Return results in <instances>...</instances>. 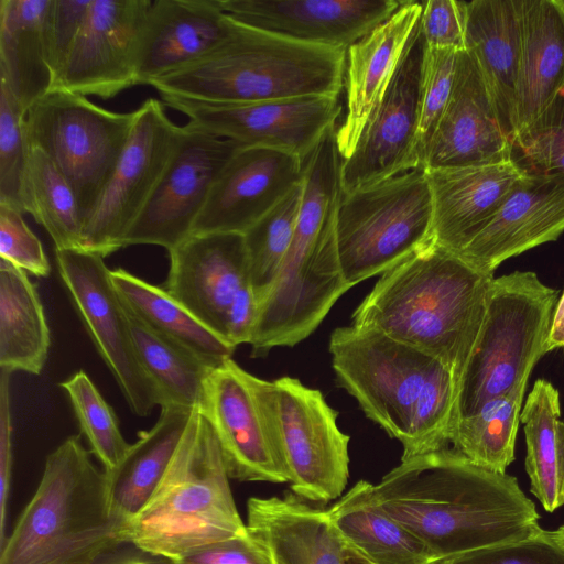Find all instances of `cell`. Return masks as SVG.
Instances as JSON below:
<instances>
[{
    "label": "cell",
    "instance_id": "484cf974",
    "mask_svg": "<svg viewBox=\"0 0 564 564\" xmlns=\"http://www.w3.org/2000/svg\"><path fill=\"white\" fill-rule=\"evenodd\" d=\"M433 204V241L460 252L499 209L524 172L498 163L425 170Z\"/></svg>",
    "mask_w": 564,
    "mask_h": 564
},
{
    "label": "cell",
    "instance_id": "11a10c76",
    "mask_svg": "<svg viewBox=\"0 0 564 564\" xmlns=\"http://www.w3.org/2000/svg\"><path fill=\"white\" fill-rule=\"evenodd\" d=\"M557 2L564 9V0H557Z\"/></svg>",
    "mask_w": 564,
    "mask_h": 564
},
{
    "label": "cell",
    "instance_id": "f6af8a7d",
    "mask_svg": "<svg viewBox=\"0 0 564 564\" xmlns=\"http://www.w3.org/2000/svg\"><path fill=\"white\" fill-rule=\"evenodd\" d=\"M0 259L37 278L51 272L42 242L26 225L23 213L3 204H0Z\"/></svg>",
    "mask_w": 564,
    "mask_h": 564
},
{
    "label": "cell",
    "instance_id": "ac0fdd59",
    "mask_svg": "<svg viewBox=\"0 0 564 564\" xmlns=\"http://www.w3.org/2000/svg\"><path fill=\"white\" fill-rule=\"evenodd\" d=\"M245 145L191 123L182 126L177 147L148 204L124 238L167 251L191 236L209 192L229 160Z\"/></svg>",
    "mask_w": 564,
    "mask_h": 564
},
{
    "label": "cell",
    "instance_id": "4fadbf2b",
    "mask_svg": "<svg viewBox=\"0 0 564 564\" xmlns=\"http://www.w3.org/2000/svg\"><path fill=\"white\" fill-rule=\"evenodd\" d=\"M116 169L83 227V250L102 258L124 248V238L156 188L181 138L165 105L147 99Z\"/></svg>",
    "mask_w": 564,
    "mask_h": 564
},
{
    "label": "cell",
    "instance_id": "836d02e7",
    "mask_svg": "<svg viewBox=\"0 0 564 564\" xmlns=\"http://www.w3.org/2000/svg\"><path fill=\"white\" fill-rule=\"evenodd\" d=\"M50 345L36 286L26 272L0 259V370L39 375Z\"/></svg>",
    "mask_w": 564,
    "mask_h": 564
},
{
    "label": "cell",
    "instance_id": "f35d334b",
    "mask_svg": "<svg viewBox=\"0 0 564 564\" xmlns=\"http://www.w3.org/2000/svg\"><path fill=\"white\" fill-rule=\"evenodd\" d=\"M303 195V182L243 234L248 271L258 304L274 284L292 242Z\"/></svg>",
    "mask_w": 564,
    "mask_h": 564
},
{
    "label": "cell",
    "instance_id": "5b68a950",
    "mask_svg": "<svg viewBox=\"0 0 564 564\" xmlns=\"http://www.w3.org/2000/svg\"><path fill=\"white\" fill-rule=\"evenodd\" d=\"M79 435L47 457L39 486L8 538L0 564H94L124 543L105 470Z\"/></svg>",
    "mask_w": 564,
    "mask_h": 564
},
{
    "label": "cell",
    "instance_id": "e0dca14e",
    "mask_svg": "<svg viewBox=\"0 0 564 564\" xmlns=\"http://www.w3.org/2000/svg\"><path fill=\"white\" fill-rule=\"evenodd\" d=\"M426 51L419 24L354 152L341 162L344 195L422 167L417 139Z\"/></svg>",
    "mask_w": 564,
    "mask_h": 564
},
{
    "label": "cell",
    "instance_id": "52a82bcc",
    "mask_svg": "<svg viewBox=\"0 0 564 564\" xmlns=\"http://www.w3.org/2000/svg\"><path fill=\"white\" fill-rule=\"evenodd\" d=\"M213 427L199 408L145 506L124 525L123 541L175 560L203 545L248 532L229 485Z\"/></svg>",
    "mask_w": 564,
    "mask_h": 564
},
{
    "label": "cell",
    "instance_id": "8fae6325",
    "mask_svg": "<svg viewBox=\"0 0 564 564\" xmlns=\"http://www.w3.org/2000/svg\"><path fill=\"white\" fill-rule=\"evenodd\" d=\"M261 393L294 495L328 502L349 477V436L322 392L299 379H261Z\"/></svg>",
    "mask_w": 564,
    "mask_h": 564
},
{
    "label": "cell",
    "instance_id": "d6986e66",
    "mask_svg": "<svg viewBox=\"0 0 564 564\" xmlns=\"http://www.w3.org/2000/svg\"><path fill=\"white\" fill-rule=\"evenodd\" d=\"M152 0H90L52 90L109 99L138 84L141 36Z\"/></svg>",
    "mask_w": 564,
    "mask_h": 564
},
{
    "label": "cell",
    "instance_id": "7402d4cb",
    "mask_svg": "<svg viewBox=\"0 0 564 564\" xmlns=\"http://www.w3.org/2000/svg\"><path fill=\"white\" fill-rule=\"evenodd\" d=\"M512 159L496 108L474 57L459 51L449 101L429 144L424 170Z\"/></svg>",
    "mask_w": 564,
    "mask_h": 564
},
{
    "label": "cell",
    "instance_id": "bcb514c9",
    "mask_svg": "<svg viewBox=\"0 0 564 564\" xmlns=\"http://www.w3.org/2000/svg\"><path fill=\"white\" fill-rule=\"evenodd\" d=\"M171 564H274L264 542L248 532L192 550Z\"/></svg>",
    "mask_w": 564,
    "mask_h": 564
},
{
    "label": "cell",
    "instance_id": "ba28073f",
    "mask_svg": "<svg viewBox=\"0 0 564 564\" xmlns=\"http://www.w3.org/2000/svg\"><path fill=\"white\" fill-rule=\"evenodd\" d=\"M557 291L534 272L494 278L480 330L459 376L452 425L520 386L546 354ZM452 427V426H451Z\"/></svg>",
    "mask_w": 564,
    "mask_h": 564
},
{
    "label": "cell",
    "instance_id": "1f68e13d",
    "mask_svg": "<svg viewBox=\"0 0 564 564\" xmlns=\"http://www.w3.org/2000/svg\"><path fill=\"white\" fill-rule=\"evenodd\" d=\"M189 414L177 406L161 408L155 424L139 432L120 464L105 471L112 512L123 525L145 506L163 478Z\"/></svg>",
    "mask_w": 564,
    "mask_h": 564
},
{
    "label": "cell",
    "instance_id": "4dcf8cb0",
    "mask_svg": "<svg viewBox=\"0 0 564 564\" xmlns=\"http://www.w3.org/2000/svg\"><path fill=\"white\" fill-rule=\"evenodd\" d=\"M345 543L373 564H433L427 545L378 503L373 484L358 481L327 510Z\"/></svg>",
    "mask_w": 564,
    "mask_h": 564
},
{
    "label": "cell",
    "instance_id": "7c38bea8",
    "mask_svg": "<svg viewBox=\"0 0 564 564\" xmlns=\"http://www.w3.org/2000/svg\"><path fill=\"white\" fill-rule=\"evenodd\" d=\"M163 288L235 348L250 340L258 301L242 234L191 235L169 250Z\"/></svg>",
    "mask_w": 564,
    "mask_h": 564
},
{
    "label": "cell",
    "instance_id": "603a6c76",
    "mask_svg": "<svg viewBox=\"0 0 564 564\" xmlns=\"http://www.w3.org/2000/svg\"><path fill=\"white\" fill-rule=\"evenodd\" d=\"M564 231V175L525 173L477 236L457 254L492 273L507 259Z\"/></svg>",
    "mask_w": 564,
    "mask_h": 564
},
{
    "label": "cell",
    "instance_id": "30bf717a",
    "mask_svg": "<svg viewBox=\"0 0 564 564\" xmlns=\"http://www.w3.org/2000/svg\"><path fill=\"white\" fill-rule=\"evenodd\" d=\"M137 117L83 95L51 90L25 115L28 143L44 151L69 182L83 227L109 182Z\"/></svg>",
    "mask_w": 564,
    "mask_h": 564
},
{
    "label": "cell",
    "instance_id": "9a60e30c",
    "mask_svg": "<svg viewBox=\"0 0 564 564\" xmlns=\"http://www.w3.org/2000/svg\"><path fill=\"white\" fill-rule=\"evenodd\" d=\"M61 279L98 354L113 376L130 410L147 416L158 395L144 373L129 328L126 307L101 256L83 250H55Z\"/></svg>",
    "mask_w": 564,
    "mask_h": 564
},
{
    "label": "cell",
    "instance_id": "60d3db41",
    "mask_svg": "<svg viewBox=\"0 0 564 564\" xmlns=\"http://www.w3.org/2000/svg\"><path fill=\"white\" fill-rule=\"evenodd\" d=\"M512 158L525 173L564 175V85L541 116L514 138Z\"/></svg>",
    "mask_w": 564,
    "mask_h": 564
},
{
    "label": "cell",
    "instance_id": "9c48e42d",
    "mask_svg": "<svg viewBox=\"0 0 564 564\" xmlns=\"http://www.w3.org/2000/svg\"><path fill=\"white\" fill-rule=\"evenodd\" d=\"M336 241L350 289L392 269L433 241V204L423 167L341 196Z\"/></svg>",
    "mask_w": 564,
    "mask_h": 564
},
{
    "label": "cell",
    "instance_id": "7a4b0ae2",
    "mask_svg": "<svg viewBox=\"0 0 564 564\" xmlns=\"http://www.w3.org/2000/svg\"><path fill=\"white\" fill-rule=\"evenodd\" d=\"M494 278L432 241L381 274L352 313L351 325L432 355L458 382L480 330Z\"/></svg>",
    "mask_w": 564,
    "mask_h": 564
},
{
    "label": "cell",
    "instance_id": "74e56055",
    "mask_svg": "<svg viewBox=\"0 0 564 564\" xmlns=\"http://www.w3.org/2000/svg\"><path fill=\"white\" fill-rule=\"evenodd\" d=\"M527 386L487 401L474 415L456 421L453 448L471 463L498 473L514 459V444Z\"/></svg>",
    "mask_w": 564,
    "mask_h": 564
},
{
    "label": "cell",
    "instance_id": "ffe728a7",
    "mask_svg": "<svg viewBox=\"0 0 564 564\" xmlns=\"http://www.w3.org/2000/svg\"><path fill=\"white\" fill-rule=\"evenodd\" d=\"M305 162L275 149L241 148L214 183L191 235H243L303 182Z\"/></svg>",
    "mask_w": 564,
    "mask_h": 564
},
{
    "label": "cell",
    "instance_id": "44dd1931",
    "mask_svg": "<svg viewBox=\"0 0 564 564\" xmlns=\"http://www.w3.org/2000/svg\"><path fill=\"white\" fill-rule=\"evenodd\" d=\"M399 0H218L235 21L289 40L345 48L389 19Z\"/></svg>",
    "mask_w": 564,
    "mask_h": 564
},
{
    "label": "cell",
    "instance_id": "83f0119b",
    "mask_svg": "<svg viewBox=\"0 0 564 564\" xmlns=\"http://www.w3.org/2000/svg\"><path fill=\"white\" fill-rule=\"evenodd\" d=\"M246 524L268 546L274 564H344L347 544L327 510L296 495L250 498Z\"/></svg>",
    "mask_w": 564,
    "mask_h": 564
},
{
    "label": "cell",
    "instance_id": "d4e9b609",
    "mask_svg": "<svg viewBox=\"0 0 564 564\" xmlns=\"http://www.w3.org/2000/svg\"><path fill=\"white\" fill-rule=\"evenodd\" d=\"M237 24L218 0L152 1L140 42L138 84L149 85L205 56L230 37Z\"/></svg>",
    "mask_w": 564,
    "mask_h": 564
},
{
    "label": "cell",
    "instance_id": "e575fe53",
    "mask_svg": "<svg viewBox=\"0 0 564 564\" xmlns=\"http://www.w3.org/2000/svg\"><path fill=\"white\" fill-rule=\"evenodd\" d=\"M527 456L525 470L531 492L547 512L564 505V422L560 393L539 379L521 410Z\"/></svg>",
    "mask_w": 564,
    "mask_h": 564
},
{
    "label": "cell",
    "instance_id": "ee69618b",
    "mask_svg": "<svg viewBox=\"0 0 564 564\" xmlns=\"http://www.w3.org/2000/svg\"><path fill=\"white\" fill-rule=\"evenodd\" d=\"M433 564H564V546L552 531L517 542L471 551Z\"/></svg>",
    "mask_w": 564,
    "mask_h": 564
},
{
    "label": "cell",
    "instance_id": "db71d44e",
    "mask_svg": "<svg viewBox=\"0 0 564 564\" xmlns=\"http://www.w3.org/2000/svg\"><path fill=\"white\" fill-rule=\"evenodd\" d=\"M552 534L557 540V542L564 546V524L561 525L557 530L552 531Z\"/></svg>",
    "mask_w": 564,
    "mask_h": 564
},
{
    "label": "cell",
    "instance_id": "c3c4849f",
    "mask_svg": "<svg viewBox=\"0 0 564 564\" xmlns=\"http://www.w3.org/2000/svg\"><path fill=\"white\" fill-rule=\"evenodd\" d=\"M90 0H53L48 18V53L54 80L84 23Z\"/></svg>",
    "mask_w": 564,
    "mask_h": 564
},
{
    "label": "cell",
    "instance_id": "f907efd6",
    "mask_svg": "<svg viewBox=\"0 0 564 564\" xmlns=\"http://www.w3.org/2000/svg\"><path fill=\"white\" fill-rule=\"evenodd\" d=\"M94 564H171V561L145 553L131 544H123Z\"/></svg>",
    "mask_w": 564,
    "mask_h": 564
},
{
    "label": "cell",
    "instance_id": "277c9868",
    "mask_svg": "<svg viewBox=\"0 0 564 564\" xmlns=\"http://www.w3.org/2000/svg\"><path fill=\"white\" fill-rule=\"evenodd\" d=\"M332 129L305 162L303 195L290 248L276 280L258 304L252 356L292 347L310 336L349 289L337 252L341 162Z\"/></svg>",
    "mask_w": 564,
    "mask_h": 564
},
{
    "label": "cell",
    "instance_id": "2e32d148",
    "mask_svg": "<svg viewBox=\"0 0 564 564\" xmlns=\"http://www.w3.org/2000/svg\"><path fill=\"white\" fill-rule=\"evenodd\" d=\"M197 408L214 430L230 478L289 482L260 378L227 359L210 369Z\"/></svg>",
    "mask_w": 564,
    "mask_h": 564
},
{
    "label": "cell",
    "instance_id": "7dc6e473",
    "mask_svg": "<svg viewBox=\"0 0 564 564\" xmlns=\"http://www.w3.org/2000/svg\"><path fill=\"white\" fill-rule=\"evenodd\" d=\"M420 28L430 48L465 50L464 1H423Z\"/></svg>",
    "mask_w": 564,
    "mask_h": 564
},
{
    "label": "cell",
    "instance_id": "7bdbcfd3",
    "mask_svg": "<svg viewBox=\"0 0 564 564\" xmlns=\"http://www.w3.org/2000/svg\"><path fill=\"white\" fill-rule=\"evenodd\" d=\"M458 52L453 48H430L427 46L417 139V155L422 167L429 144L449 101Z\"/></svg>",
    "mask_w": 564,
    "mask_h": 564
},
{
    "label": "cell",
    "instance_id": "f5cc1de1",
    "mask_svg": "<svg viewBox=\"0 0 564 564\" xmlns=\"http://www.w3.org/2000/svg\"><path fill=\"white\" fill-rule=\"evenodd\" d=\"M344 564H373V563L370 562L362 554H360L358 551H356L355 549L347 545L345 549Z\"/></svg>",
    "mask_w": 564,
    "mask_h": 564
},
{
    "label": "cell",
    "instance_id": "3957f363",
    "mask_svg": "<svg viewBox=\"0 0 564 564\" xmlns=\"http://www.w3.org/2000/svg\"><path fill=\"white\" fill-rule=\"evenodd\" d=\"M329 352L338 383L402 444L401 459L447 447L457 379L440 359L352 325L332 333Z\"/></svg>",
    "mask_w": 564,
    "mask_h": 564
},
{
    "label": "cell",
    "instance_id": "f1b7e54d",
    "mask_svg": "<svg viewBox=\"0 0 564 564\" xmlns=\"http://www.w3.org/2000/svg\"><path fill=\"white\" fill-rule=\"evenodd\" d=\"M521 55L516 137L547 108L564 85V9L557 0H516Z\"/></svg>",
    "mask_w": 564,
    "mask_h": 564
},
{
    "label": "cell",
    "instance_id": "b9f144b4",
    "mask_svg": "<svg viewBox=\"0 0 564 564\" xmlns=\"http://www.w3.org/2000/svg\"><path fill=\"white\" fill-rule=\"evenodd\" d=\"M25 115L0 82V204L23 214L22 182L29 153Z\"/></svg>",
    "mask_w": 564,
    "mask_h": 564
},
{
    "label": "cell",
    "instance_id": "ab89813d",
    "mask_svg": "<svg viewBox=\"0 0 564 564\" xmlns=\"http://www.w3.org/2000/svg\"><path fill=\"white\" fill-rule=\"evenodd\" d=\"M61 387L69 398L90 452L101 463L105 471H111L130 447L120 431L115 411L83 370L61 382Z\"/></svg>",
    "mask_w": 564,
    "mask_h": 564
},
{
    "label": "cell",
    "instance_id": "d6a6232c",
    "mask_svg": "<svg viewBox=\"0 0 564 564\" xmlns=\"http://www.w3.org/2000/svg\"><path fill=\"white\" fill-rule=\"evenodd\" d=\"M110 278L126 308L159 335L213 368L231 358L236 348L163 286L151 284L122 268L110 270Z\"/></svg>",
    "mask_w": 564,
    "mask_h": 564
},
{
    "label": "cell",
    "instance_id": "8992f818",
    "mask_svg": "<svg viewBox=\"0 0 564 564\" xmlns=\"http://www.w3.org/2000/svg\"><path fill=\"white\" fill-rule=\"evenodd\" d=\"M237 23L232 35L212 52L149 85L161 96L212 104L339 96L347 50L302 43Z\"/></svg>",
    "mask_w": 564,
    "mask_h": 564
},
{
    "label": "cell",
    "instance_id": "816d5d0a",
    "mask_svg": "<svg viewBox=\"0 0 564 564\" xmlns=\"http://www.w3.org/2000/svg\"><path fill=\"white\" fill-rule=\"evenodd\" d=\"M564 348V292L558 299L546 341V351Z\"/></svg>",
    "mask_w": 564,
    "mask_h": 564
},
{
    "label": "cell",
    "instance_id": "cb8c5ba5",
    "mask_svg": "<svg viewBox=\"0 0 564 564\" xmlns=\"http://www.w3.org/2000/svg\"><path fill=\"white\" fill-rule=\"evenodd\" d=\"M422 10L423 2L404 1L389 19L347 48L346 113L335 131L343 160L354 152L380 105L420 24Z\"/></svg>",
    "mask_w": 564,
    "mask_h": 564
},
{
    "label": "cell",
    "instance_id": "6da1fadb",
    "mask_svg": "<svg viewBox=\"0 0 564 564\" xmlns=\"http://www.w3.org/2000/svg\"><path fill=\"white\" fill-rule=\"evenodd\" d=\"M380 507L419 536L435 562L529 539L540 514L517 479L454 448L401 459L373 485Z\"/></svg>",
    "mask_w": 564,
    "mask_h": 564
},
{
    "label": "cell",
    "instance_id": "5bb4252c",
    "mask_svg": "<svg viewBox=\"0 0 564 564\" xmlns=\"http://www.w3.org/2000/svg\"><path fill=\"white\" fill-rule=\"evenodd\" d=\"M165 106L184 113L188 123L245 147L280 150L306 161L323 138L336 128L339 96L212 104L161 96Z\"/></svg>",
    "mask_w": 564,
    "mask_h": 564
},
{
    "label": "cell",
    "instance_id": "d590c367",
    "mask_svg": "<svg viewBox=\"0 0 564 564\" xmlns=\"http://www.w3.org/2000/svg\"><path fill=\"white\" fill-rule=\"evenodd\" d=\"M126 311L138 360L154 387L160 408L177 406L192 411L199 406L213 367Z\"/></svg>",
    "mask_w": 564,
    "mask_h": 564
},
{
    "label": "cell",
    "instance_id": "f546056e",
    "mask_svg": "<svg viewBox=\"0 0 564 564\" xmlns=\"http://www.w3.org/2000/svg\"><path fill=\"white\" fill-rule=\"evenodd\" d=\"M52 1H0V82L25 113L54 84L47 33Z\"/></svg>",
    "mask_w": 564,
    "mask_h": 564
},
{
    "label": "cell",
    "instance_id": "8d00e7d4",
    "mask_svg": "<svg viewBox=\"0 0 564 564\" xmlns=\"http://www.w3.org/2000/svg\"><path fill=\"white\" fill-rule=\"evenodd\" d=\"M29 144V143H28ZM22 205L50 235L55 250L83 249V221L75 193L56 164L29 144Z\"/></svg>",
    "mask_w": 564,
    "mask_h": 564
},
{
    "label": "cell",
    "instance_id": "681fc988",
    "mask_svg": "<svg viewBox=\"0 0 564 564\" xmlns=\"http://www.w3.org/2000/svg\"><path fill=\"white\" fill-rule=\"evenodd\" d=\"M10 376L0 370V545L4 542L7 505L12 469Z\"/></svg>",
    "mask_w": 564,
    "mask_h": 564
},
{
    "label": "cell",
    "instance_id": "4316f807",
    "mask_svg": "<svg viewBox=\"0 0 564 564\" xmlns=\"http://www.w3.org/2000/svg\"><path fill=\"white\" fill-rule=\"evenodd\" d=\"M465 50L476 61L509 141L516 138L521 31L516 0L464 1Z\"/></svg>",
    "mask_w": 564,
    "mask_h": 564
}]
</instances>
